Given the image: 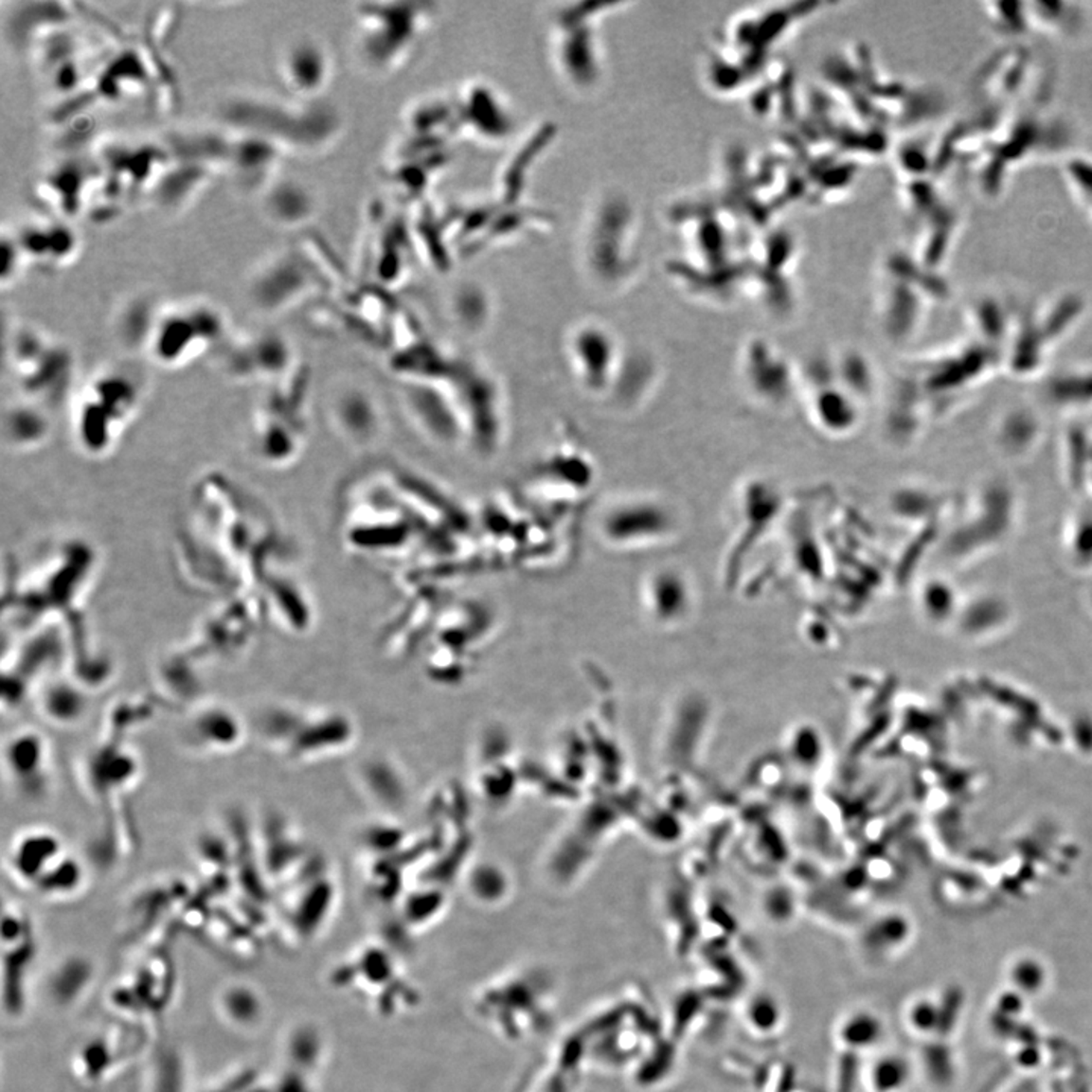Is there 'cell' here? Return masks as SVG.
<instances>
[{"label": "cell", "instance_id": "obj_1", "mask_svg": "<svg viewBox=\"0 0 1092 1092\" xmlns=\"http://www.w3.org/2000/svg\"><path fill=\"white\" fill-rule=\"evenodd\" d=\"M229 131L266 138L289 151H314L328 140L327 108L314 102H281L274 96L242 95L222 108Z\"/></svg>", "mask_w": 1092, "mask_h": 1092}, {"label": "cell", "instance_id": "obj_2", "mask_svg": "<svg viewBox=\"0 0 1092 1092\" xmlns=\"http://www.w3.org/2000/svg\"><path fill=\"white\" fill-rule=\"evenodd\" d=\"M143 385L130 370L96 373L82 388L73 416V433L81 450L92 457L107 456L140 407Z\"/></svg>", "mask_w": 1092, "mask_h": 1092}, {"label": "cell", "instance_id": "obj_3", "mask_svg": "<svg viewBox=\"0 0 1092 1092\" xmlns=\"http://www.w3.org/2000/svg\"><path fill=\"white\" fill-rule=\"evenodd\" d=\"M228 322L217 305L190 301L156 312L145 342L153 362L181 367L226 339Z\"/></svg>", "mask_w": 1092, "mask_h": 1092}, {"label": "cell", "instance_id": "obj_4", "mask_svg": "<svg viewBox=\"0 0 1092 1092\" xmlns=\"http://www.w3.org/2000/svg\"><path fill=\"white\" fill-rule=\"evenodd\" d=\"M12 385L22 400L49 407L62 400L73 372L64 345L32 327H14L7 348Z\"/></svg>", "mask_w": 1092, "mask_h": 1092}, {"label": "cell", "instance_id": "obj_5", "mask_svg": "<svg viewBox=\"0 0 1092 1092\" xmlns=\"http://www.w3.org/2000/svg\"><path fill=\"white\" fill-rule=\"evenodd\" d=\"M292 372L274 383L254 416L252 448L266 465L282 466L295 460L302 448L301 381Z\"/></svg>", "mask_w": 1092, "mask_h": 1092}, {"label": "cell", "instance_id": "obj_6", "mask_svg": "<svg viewBox=\"0 0 1092 1092\" xmlns=\"http://www.w3.org/2000/svg\"><path fill=\"white\" fill-rule=\"evenodd\" d=\"M680 529L677 513L651 496L622 499L600 519L602 539L617 548H645L670 541Z\"/></svg>", "mask_w": 1092, "mask_h": 1092}, {"label": "cell", "instance_id": "obj_7", "mask_svg": "<svg viewBox=\"0 0 1092 1092\" xmlns=\"http://www.w3.org/2000/svg\"><path fill=\"white\" fill-rule=\"evenodd\" d=\"M316 286L309 264L299 252H277L264 260L249 278L248 294L257 309L266 313L287 310Z\"/></svg>", "mask_w": 1092, "mask_h": 1092}, {"label": "cell", "instance_id": "obj_8", "mask_svg": "<svg viewBox=\"0 0 1092 1092\" xmlns=\"http://www.w3.org/2000/svg\"><path fill=\"white\" fill-rule=\"evenodd\" d=\"M287 339L277 332L236 340L225 354V369L242 381L271 380L272 385L294 372V354Z\"/></svg>", "mask_w": 1092, "mask_h": 1092}, {"label": "cell", "instance_id": "obj_9", "mask_svg": "<svg viewBox=\"0 0 1092 1092\" xmlns=\"http://www.w3.org/2000/svg\"><path fill=\"white\" fill-rule=\"evenodd\" d=\"M331 58L313 37L290 42L278 57V78L287 92L304 102L319 99L331 78Z\"/></svg>", "mask_w": 1092, "mask_h": 1092}, {"label": "cell", "instance_id": "obj_10", "mask_svg": "<svg viewBox=\"0 0 1092 1092\" xmlns=\"http://www.w3.org/2000/svg\"><path fill=\"white\" fill-rule=\"evenodd\" d=\"M231 133L226 169L242 190L261 193L278 178L282 151L266 138L251 134Z\"/></svg>", "mask_w": 1092, "mask_h": 1092}, {"label": "cell", "instance_id": "obj_11", "mask_svg": "<svg viewBox=\"0 0 1092 1092\" xmlns=\"http://www.w3.org/2000/svg\"><path fill=\"white\" fill-rule=\"evenodd\" d=\"M569 354L580 383L590 393L605 392L612 385L619 357L612 335L602 328H580L572 335Z\"/></svg>", "mask_w": 1092, "mask_h": 1092}, {"label": "cell", "instance_id": "obj_12", "mask_svg": "<svg viewBox=\"0 0 1092 1092\" xmlns=\"http://www.w3.org/2000/svg\"><path fill=\"white\" fill-rule=\"evenodd\" d=\"M16 237L27 263L37 261V264L46 266L47 269H60L64 264L72 263L80 246L77 234L63 224H32L20 229Z\"/></svg>", "mask_w": 1092, "mask_h": 1092}, {"label": "cell", "instance_id": "obj_13", "mask_svg": "<svg viewBox=\"0 0 1092 1092\" xmlns=\"http://www.w3.org/2000/svg\"><path fill=\"white\" fill-rule=\"evenodd\" d=\"M213 173L206 164L173 158L153 187L156 204L168 213H179L206 188Z\"/></svg>", "mask_w": 1092, "mask_h": 1092}, {"label": "cell", "instance_id": "obj_14", "mask_svg": "<svg viewBox=\"0 0 1092 1092\" xmlns=\"http://www.w3.org/2000/svg\"><path fill=\"white\" fill-rule=\"evenodd\" d=\"M408 405L415 413L419 423L423 426L426 433L431 434L436 440L442 443H453L458 440L461 434L460 413L456 410L454 403L446 400L438 388L430 385H415L408 392Z\"/></svg>", "mask_w": 1092, "mask_h": 1092}, {"label": "cell", "instance_id": "obj_15", "mask_svg": "<svg viewBox=\"0 0 1092 1092\" xmlns=\"http://www.w3.org/2000/svg\"><path fill=\"white\" fill-rule=\"evenodd\" d=\"M261 209L267 221L282 228L301 225L314 209L307 187L290 178H277L260 193Z\"/></svg>", "mask_w": 1092, "mask_h": 1092}, {"label": "cell", "instance_id": "obj_16", "mask_svg": "<svg viewBox=\"0 0 1092 1092\" xmlns=\"http://www.w3.org/2000/svg\"><path fill=\"white\" fill-rule=\"evenodd\" d=\"M811 401V413L816 426L833 434H847L859 421V400L844 385H819Z\"/></svg>", "mask_w": 1092, "mask_h": 1092}, {"label": "cell", "instance_id": "obj_17", "mask_svg": "<svg viewBox=\"0 0 1092 1092\" xmlns=\"http://www.w3.org/2000/svg\"><path fill=\"white\" fill-rule=\"evenodd\" d=\"M49 418L37 403L20 401L5 416V434L14 450H31L49 436Z\"/></svg>", "mask_w": 1092, "mask_h": 1092}, {"label": "cell", "instance_id": "obj_18", "mask_svg": "<svg viewBox=\"0 0 1092 1092\" xmlns=\"http://www.w3.org/2000/svg\"><path fill=\"white\" fill-rule=\"evenodd\" d=\"M93 968L82 958L65 960L50 980V994L60 1005H69L80 997L92 978Z\"/></svg>", "mask_w": 1092, "mask_h": 1092}, {"label": "cell", "instance_id": "obj_19", "mask_svg": "<svg viewBox=\"0 0 1092 1092\" xmlns=\"http://www.w3.org/2000/svg\"><path fill=\"white\" fill-rule=\"evenodd\" d=\"M337 416L343 428L358 440L372 438L377 430V411L366 396L347 395L337 407Z\"/></svg>", "mask_w": 1092, "mask_h": 1092}, {"label": "cell", "instance_id": "obj_20", "mask_svg": "<svg viewBox=\"0 0 1092 1092\" xmlns=\"http://www.w3.org/2000/svg\"><path fill=\"white\" fill-rule=\"evenodd\" d=\"M1048 968L1038 958L1021 956L1009 963L1008 980L1020 997H1039L1048 986Z\"/></svg>", "mask_w": 1092, "mask_h": 1092}, {"label": "cell", "instance_id": "obj_21", "mask_svg": "<svg viewBox=\"0 0 1092 1092\" xmlns=\"http://www.w3.org/2000/svg\"><path fill=\"white\" fill-rule=\"evenodd\" d=\"M222 1009L228 1016L229 1021L239 1026H254L260 1020L263 1006L257 993L244 985L229 986L222 994Z\"/></svg>", "mask_w": 1092, "mask_h": 1092}, {"label": "cell", "instance_id": "obj_22", "mask_svg": "<svg viewBox=\"0 0 1092 1092\" xmlns=\"http://www.w3.org/2000/svg\"><path fill=\"white\" fill-rule=\"evenodd\" d=\"M1066 186L1092 222V156H1073L1064 166Z\"/></svg>", "mask_w": 1092, "mask_h": 1092}, {"label": "cell", "instance_id": "obj_23", "mask_svg": "<svg viewBox=\"0 0 1092 1092\" xmlns=\"http://www.w3.org/2000/svg\"><path fill=\"white\" fill-rule=\"evenodd\" d=\"M988 12L994 27L1008 35H1023L1033 27L1028 4H993Z\"/></svg>", "mask_w": 1092, "mask_h": 1092}, {"label": "cell", "instance_id": "obj_24", "mask_svg": "<svg viewBox=\"0 0 1092 1092\" xmlns=\"http://www.w3.org/2000/svg\"><path fill=\"white\" fill-rule=\"evenodd\" d=\"M2 287L7 289L9 286H14L20 274L24 272L25 266L27 264V256H25L24 249L20 246L17 241L16 234L9 236V231L4 229L2 234Z\"/></svg>", "mask_w": 1092, "mask_h": 1092}]
</instances>
